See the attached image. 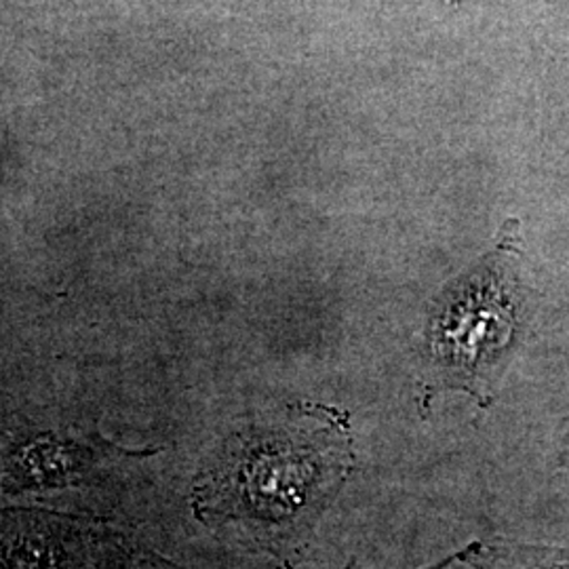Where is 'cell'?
Wrapping results in <instances>:
<instances>
[{
  "instance_id": "obj_3",
  "label": "cell",
  "mask_w": 569,
  "mask_h": 569,
  "mask_svg": "<svg viewBox=\"0 0 569 569\" xmlns=\"http://www.w3.org/2000/svg\"><path fill=\"white\" fill-rule=\"evenodd\" d=\"M468 563L479 569H569V552L481 545Z\"/></svg>"
},
{
  "instance_id": "obj_4",
  "label": "cell",
  "mask_w": 569,
  "mask_h": 569,
  "mask_svg": "<svg viewBox=\"0 0 569 569\" xmlns=\"http://www.w3.org/2000/svg\"><path fill=\"white\" fill-rule=\"evenodd\" d=\"M479 549H481V542H470L467 549L458 550V552H453V555L446 557L443 561H439V563H435V566H430V568L422 569H448L449 566H453L456 561H470V559H472V555H475Z\"/></svg>"
},
{
  "instance_id": "obj_2",
  "label": "cell",
  "mask_w": 569,
  "mask_h": 569,
  "mask_svg": "<svg viewBox=\"0 0 569 569\" xmlns=\"http://www.w3.org/2000/svg\"><path fill=\"white\" fill-rule=\"evenodd\" d=\"M519 224L509 220L498 243L446 287L428 319L427 355L441 387L481 399L479 382L510 352L519 329Z\"/></svg>"
},
{
  "instance_id": "obj_1",
  "label": "cell",
  "mask_w": 569,
  "mask_h": 569,
  "mask_svg": "<svg viewBox=\"0 0 569 569\" xmlns=\"http://www.w3.org/2000/svg\"><path fill=\"white\" fill-rule=\"evenodd\" d=\"M350 470L345 413L305 403L296 422L237 437L199 489V510L207 521H239L258 545L289 555L308 540Z\"/></svg>"
}]
</instances>
